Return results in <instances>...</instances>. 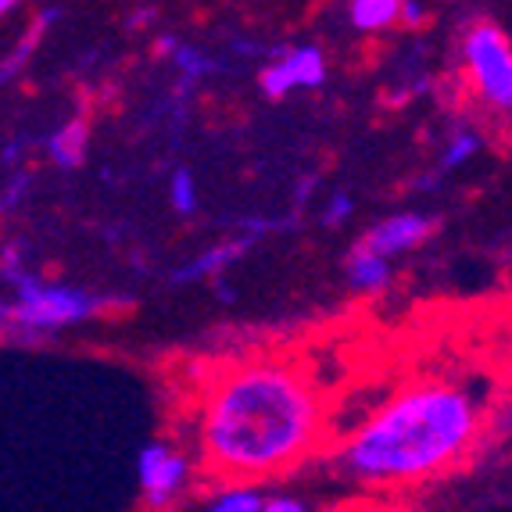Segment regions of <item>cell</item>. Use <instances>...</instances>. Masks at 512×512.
Returning a JSON list of instances; mask_svg holds the SVG:
<instances>
[{
    "label": "cell",
    "instance_id": "6da1fadb",
    "mask_svg": "<svg viewBox=\"0 0 512 512\" xmlns=\"http://www.w3.org/2000/svg\"><path fill=\"white\" fill-rule=\"evenodd\" d=\"M319 434V402L308 380L287 366L237 369L208 394L201 444L212 466L262 477L291 466Z\"/></svg>",
    "mask_w": 512,
    "mask_h": 512
},
{
    "label": "cell",
    "instance_id": "7a4b0ae2",
    "mask_svg": "<svg viewBox=\"0 0 512 512\" xmlns=\"http://www.w3.org/2000/svg\"><path fill=\"white\" fill-rule=\"evenodd\" d=\"M480 427L470 391L419 384L391 398L344 441L341 466L362 484H409L452 466Z\"/></svg>",
    "mask_w": 512,
    "mask_h": 512
},
{
    "label": "cell",
    "instance_id": "3957f363",
    "mask_svg": "<svg viewBox=\"0 0 512 512\" xmlns=\"http://www.w3.org/2000/svg\"><path fill=\"white\" fill-rule=\"evenodd\" d=\"M11 287V298L4 301V333L18 337V341H40L51 333L69 330V326L90 323L111 308V298L86 291L76 283L61 280H43L33 269H18V273L4 276Z\"/></svg>",
    "mask_w": 512,
    "mask_h": 512
},
{
    "label": "cell",
    "instance_id": "277c9868",
    "mask_svg": "<svg viewBox=\"0 0 512 512\" xmlns=\"http://www.w3.org/2000/svg\"><path fill=\"white\" fill-rule=\"evenodd\" d=\"M466 79L477 97L498 115H512V40L495 22H473L459 43Z\"/></svg>",
    "mask_w": 512,
    "mask_h": 512
},
{
    "label": "cell",
    "instance_id": "5b68a950",
    "mask_svg": "<svg viewBox=\"0 0 512 512\" xmlns=\"http://www.w3.org/2000/svg\"><path fill=\"white\" fill-rule=\"evenodd\" d=\"M137 487L151 512H169L187 495L190 487V459L165 441L144 444L137 455Z\"/></svg>",
    "mask_w": 512,
    "mask_h": 512
},
{
    "label": "cell",
    "instance_id": "8992f818",
    "mask_svg": "<svg viewBox=\"0 0 512 512\" xmlns=\"http://www.w3.org/2000/svg\"><path fill=\"white\" fill-rule=\"evenodd\" d=\"M326 54L316 43H298V47H280L258 72V90L269 101H283L301 90H319L326 83Z\"/></svg>",
    "mask_w": 512,
    "mask_h": 512
},
{
    "label": "cell",
    "instance_id": "52a82bcc",
    "mask_svg": "<svg viewBox=\"0 0 512 512\" xmlns=\"http://www.w3.org/2000/svg\"><path fill=\"white\" fill-rule=\"evenodd\" d=\"M437 219L427 212H394L384 215L380 222H373L366 233H362V248L369 251H380V255L394 258V255H405V251L419 248L423 240H430L434 233Z\"/></svg>",
    "mask_w": 512,
    "mask_h": 512
},
{
    "label": "cell",
    "instance_id": "ba28073f",
    "mask_svg": "<svg viewBox=\"0 0 512 512\" xmlns=\"http://www.w3.org/2000/svg\"><path fill=\"white\" fill-rule=\"evenodd\" d=\"M276 230V222H258L255 230L240 233V237H230L222 240V244H212L208 251H201V255H194L187 265H180L176 273H172V283H197V280H222V273L230 269V265H237L240 258L248 255L251 248H255V240L262 237V233Z\"/></svg>",
    "mask_w": 512,
    "mask_h": 512
},
{
    "label": "cell",
    "instance_id": "9c48e42d",
    "mask_svg": "<svg viewBox=\"0 0 512 512\" xmlns=\"http://www.w3.org/2000/svg\"><path fill=\"white\" fill-rule=\"evenodd\" d=\"M394 280V265L380 251H369L362 244H355V251L348 255V287L359 294H384Z\"/></svg>",
    "mask_w": 512,
    "mask_h": 512
},
{
    "label": "cell",
    "instance_id": "30bf717a",
    "mask_svg": "<svg viewBox=\"0 0 512 512\" xmlns=\"http://www.w3.org/2000/svg\"><path fill=\"white\" fill-rule=\"evenodd\" d=\"M86 151H90V126H86V119H69L47 133V158L58 169H79L86 162Z\"/></svg>",
    "mask_w": 512,
    "mask_h": 512
},
{
    "label": "cell",
    "instance_id": "8fae6325",
    "mask_svg": "<svg viewBox=\"0 0 512 512\" xmlns=\"http://www.w3.org/2000/svg\"><path fill=\"white\" fill-rule=\"evenodd\" d=\"M158 51L169 54L172 69L180 72L183 83H201V79L222 72L219 58H212V54L201 51V47H194V43H183L180 36H162V40H158Z\"/></svg>",
    "mask_w": 512,
    "mask_h": 512
},
{
    "label": "cell",
    "instance_id": "7c38bea8",
    "mask_svg": "<svg viewBox=\"0 0 512 512\" xmlns=\"http://www.w3.org/2000/svg\"><path fill=\"white\" fill-rule=\"evenodd\" d=\"M405 0H348V22L355 33H384L402 26Z\"/></svg>",
    "mask_w": 512,
    "mask_h": 512
},
{
    "label": "cell",
    "instance_id": "4fadbf2b",
    "mask_svg": "<svg viewBox=\"0 0 512 512\" xmlns=\"http://www.w3.org/2000/svg\"><path fill=\"white\" fill-rule=\"evenodd\" d=\"M54 18H58V8H43L40 15H36L33 26H29V33L18 36L15 47H11V51L4 54V61H0V79H4V83H11V79L18 76V69H22V65H26V61L33 58L36 43H40V36L47 33V26H51Z\"/></svg>",
    "mask_w": 512,
    "mask_h": 512
},
{
    "label": "cell",
    "instance_id": "5bb4252c",
    "mask_svg": "<svg viewBox=\"0 0 512 512\" xmlns=\"http://www.w3.org/2000/svg\"><path fill=\"white\" fill-rule=\"evenodd\" d=\"M480 147H484L480 133H473V129H455L452 137L444 140L441 158H437V169L455 172V169H462V165H470L473 158L480 154Z\"/></svg>",
    "mask_w": 512,
    "mask_h": 512
},
{
    "label": "cell",
    "instance_id": "9a60e30c",
    "mask_svg": "<svg viewBox=\"0 0 512 512\" xmlns=\"http://www.w3.org/2000/svg\"><path fill=\"white\" fill-rule=\"evenodd\" d=\"M265 502H269V498H265L258 487L240 484V487H226V491H219V495H215L201 512H262Z\"/></svg>",
    "mask_w": 512,
    "mask_h": 512
},
{
    "label": "cell",
    "instance_id": "2e32d148",
    "mask_svg": "<svg viewBox=\"0 0 512 512\" xmlns=\"http://www.w3.org/2000/svg\"><path fill=\"white\" fill-rule=\"evenodd\" d=\"M165 194H169V205L176 215H194L197 212V180H194V172L190 169H172L169 176V187H165Z\"/></svg>",
    "mask_w": 512,
    "mask_h": 512
},
{
    "label": "cell",
    "instance_id": "e0dca14e",
    "mask_svg": "<svg viewBox=\"0 0 512 512\" xmlns=\"http://www.w3.org/2000/svg\"><path fill=\"white\" fill-rule=\"evenodd\" d=\"M355 215V197L351 194H333L330 201H326V208H323V226H344V222Z\"/></svg>",
    "mask_w": 512,
    "mask_h": 512
},
{
    "label": "cell",
    "instance_id": "ac0fdd59",
    "mask_svg": "<svg viewBox=\"0 0 512 512\" xmlns=\"http://www.w3.org/2000/svg\"><path fill=\"white\" fill-rule=\"evenodd\" d=\"M26 187H29V172H22V169L11 172L8 187H4V201H0V208H4V215H8L11 208L18 205V197L26 194Z\"/></svg>",
    "mask_w": 512,
    "mask_h": 512
},
{
    "label": "cell",
    "instance_id": "d6986e66",
    "mask_svg": "<svg viewBox=\"0 0 512 512\" xmlns=\"http://www.w3.org/2000/svg\"><path fill=\"white\" fill-rule=\"evenodd\" d=\"M262 512H312L301 498H291V495H273L265 502Z\"/></svg>",
    "mask_w": 512,
    "mask_h": 512
},
{
    "label": "cell",
    "instance_id": "ffe728a7",
    "mask_svg": "<svg viewBox=\"0 0 512 512\" xmlns=\"http://www.w3.org/2000/svg\"><path fill=\"white\" fill-rule=\"evenodd\" d=\"M423 18H427V8H423V0H405V8H402V26L419 29V26H423Z\"/></svg>",
    "mask_w": 512,
    "mask_h": 512
},
{
    "label": "cell",
    "instance_id": "44dd1931",
    "mask_svg": "<svg viewBox=\"0 0 512 512\" xmlns=\"http://www.w3.org/2000/svg\"><path fill=\"white\" fill-rule=\"evenodd\" d=\"M18 4H22V0H0V11H4V15H11V11H15Z\"/></svg>",
    "mask_w": 512,
    "mask_h": 512
}]
</instances>
